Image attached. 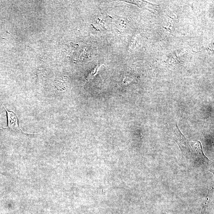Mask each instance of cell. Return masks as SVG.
Returning a JSON list of instances; mask_svg holds the SVG:
<instances>
[{"label":"cell","mask_w":214,"mask_h":214,"mask_svg":"<svg viewBox=\"0 0 214 214\" xmlns=\"http://www.w3.org/2000/svg\"><path fill=\"white\" fill-rule=\"evenodd\" d=\"M173 138L181 150L182 156L194 166L207 169L213 167V162L204 154L199 141L187 139L176 124L172 130Z\"/></svg>","instance_id":"obj_1"},{"label":"cell","mask_w":214,"mask_h":214,"mask_svg":"<svg viewBox=\"0 0 214 214\" xmlns=\"http://www.w3.org/2000/svg\"><path fill=\"white\" fill-rule=\"evenodd\" d=\"M99 68H100V67H98L95 68L94 70L89 75V76L87 78V80L86 81V82H88L89 81L91 80L93 78L94 76H95L96 73H97V72H98Z\"/></svg>","instance_id":"obj_3"},{"label":"cell","mask_w":214,"mask_h":214,"mask_svg":"<svg viewBox=\"0 0 214 214\" xmlns=\"http://www.w3.org/2000/svg\"><path fill=\"white\" fill-rule=\"evenodd\" d=\"M0 102L2 103V106H4V108L5 109L6 111L7 112L8 128L11 130H12V131L15 132L18 131L19 132L27 134V133L22 131L21 129L20 128L19 123H18V116H17L16 113L12 111H8L6 108L5 106H4L3 103L1 101V100H0Z\"/></svg>","instance_id":"obj_2"}]
</instances>
